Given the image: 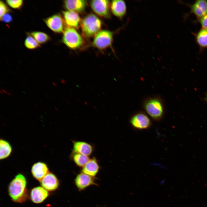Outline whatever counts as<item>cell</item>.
<instances>
[{"mask_svg": "<svg viewBox=\"0 0 207 207\" xmlns=\"http://www.w3.org/2000/svg\"><path fill=\"white\" fill-rule=\"evenodd\" d=\"M26 184L25 177L21 174L17 175L12 180L9 186L8 191L13 200L20 202L24 200L26 195Z\"/></svg>", "mask_w": 207, "mask_h": 207, "instance_id": "6da1fadb", "label": "cell"}, {"mask_svg": "<svg viewBox=\"0 0 207 207\" xmlns=\"http://www.w3.org/2000/svg\"><path fill=\"white\" fill-rule=\"evenodd\" d=\"M102 22L101 20L93 14L87 15L81 22L83 34L87 37L95 35L101 29Z\"/></svg>", "mask_w": 207, "mask_h": 207, "instance_id": "7a4b0ae2", "label": "cell"}, {"mask_svg": "<svg viewBox=\"0 0 207 207\" xmlns=\"http://www.w3.org/2000/svg\"><path fill=\"white\" fill-rule=\"evenodd\" d=\"M63 43L68 48L75 49L83 45V38L74 28L68 27L65 28L62 37Z\"/></svg>", "mask_w": 207, "mask_h": 207, "instance_id": "3957f363", "label": "cell"}, {"mask_svg": "<svg viewBox=\"0 0 207 207\" xmlns=\"http://www.w3.org/2000/svg\"><path fill=\"white\" fill-rule=\"evenodd\" d=\"M113 35V32L107 30L100 31L95 35L93 45L100 49H105L111 45Z\"/></svg>", "mask_w": 207, "mask_h": 207, "instance_id": "277c9868", "label": "cell"}, {"mask_svg": "<svg viewBox=\"0 0 207 207\" xmlns=\"http://www.w3.org/2000/svg\"><path fill=\"white\" fill-rule=\"evenodd\" d=\"M145 108L148 114L154 119H160L163 115V106L158 99L153 98L147 100L145 103Z\"/></svg>", "mask_w": 207, "mask_h": 207, "instance_id": "5b68a950", "label": "cell"}, {"mask_svg": "<svg viewBox=\"0 0 207 207\" xmlns=\"http://www.w3.org/2000/svg\"><path fill=\"white\" fill-rule=\"evenodd\" d=\"M110 4L109 1L107 0H94L90 2L93 11L97 15L105 18H109L110 16Z\"/></svg>", "mask_w": 207, "mask_h": 207, "instance_id": "8992f818", "label": "cell"}, {"mask_svg": "<svg viewBox=\"0 0 207 207\" xmlns=\"http://www.w3.org/2000/svg\"><path fill=\"white\" fill-rule=\"evenodd\" d=\"M48 27L54 32L60 33L64 29V21L59 14H54L44 20Z\"/></svg>", "mask_w": 207, "mask_h": 207, "instance_id": "52a82bcc", "label": "cell"}, {"mask_svg": "<svg viewBox=\"0 0 207 207\" xmlns=\"http://www.w3.org/2000/svg\"><path fill=\"white\" fill-rule=\"evenodd\" d=\"M187 5L190 8V13L194 14L198 20L207 14V0H197Z\"/></svg>", "mask_w": 207, "mask_h": 207, "instance_id": "ba28073f", "label": "cell"}, {"mask_svg": "<svg viewBox=\"0 0 207 207\" xmlns=\"http://www.w3.org/2000/svg\"><path fill=\"white\" fill-rule=\"evenodd\" d=\"M130 122L134 127L139 129L148 128L151 125L149 118L145 114L141 113L133 116L131 119Z\"/></svg>", "mask_w": 207, "mask_h": 207, "instance_id": "9c48e42d", "label": "cell"}, {"mask_svg": "<svg viewBox=\"0 0 207 207\" xmlns=\"http://www.w3.org/2000/svg\"><path fill=\"white\" fill-rule=\"evenodd\" d=\"M76 185L79 190H83L93 185H97L93 177L83 172L78 174L75 179Z\"/></svg>", "mask_w": 207, "mask_h": 207, "instance_id": "30bf717a", "label": "cell"}, {"mask_svg": "<svg viewBox=\"0 0 207 207\" xmlns=\"http://www.w3.org/2000/svg\"><path fill=\"white\" fill-rule=\"evenodd\" d=\"M31 171L33 177L40 181L49 173L47 165L42 162L34 163L32 166Z\"/></svg>", "mask_w": 207, "mask_h": 207, "instance_id": "8fae6325", "label": "cell"}, {"mask_svg": "<svg viewBox=\"0 0 207 207\" xmlns=\"http://www.w3.org/2000/svg\"><path fill=\"white\" fill-rule=\"evenodd\" d=\"M62 14L65 23L68 27L78 28L80 19L77 13L68 10L63 11Z\"/></svg>", "mask_w": 207, "mask_h": 207, "instance_id": "7c38bea8", "label": "cell"}, {"mask_svg": "<svg viewBox=\"0 0 207 207\" xmlns=\"http://www.w3.org/2000/svg\"><path fill=\"white\" fill-rule=\"evenodd\" d=\"M40 182L42 187L49 191L56 189L59 184L58 180L56 176L50 172L46 175Z\"/></svg>", "mask_w": 207, "mask_h": 207, "instance_id": "4fadbf2b", "label": "cell"}, {"mask_svg": "<svg viewBox=\"0 0 207 207\" xmlns=\"http://www.w3.org/2000/svg\"><path fill=\"white\" fill-rule=\"evenodd\" d=\"M110 8L113 14L120 19H122L126 14V5L125 1L123 0L112 1Z\"/></svg>", "mask_w": 207, "mask_h": 207, "instance_id": "5bb4252c", "label": "cell"}, {"mask_svg": "<svg viewBox=\"0 0 207 207\" xmlns=\"http://www.w3.org/2000/svg\"><path fill=\"white\" fill-rule=\"evenodd\" d=\"M64 3V7L68 10L77 13L83 12L86 5V1L83 0H65Z\"/></svg>", "mask_w": 207, "mask_h": 207, "instance_id": "9a60e30c", "label": "cell"}, {"mask_svg": "<svg viewBox=\"0 0 207 207\" xmlns=\"http://www.w3.org/2000/svg\"><path fill=\"white\" fill-rule=\"evenodd\" d=\"M48 195V193L43 187H38L33 189L30 193V198L35 203H40L45 200Z\"/></svg>", "mask_w": 207, "mask_h": 207, "instance_id": "2e32d148", "label": "cell"}, {"mask_svg": "<svg viewBox=\"0 0 207 207\" xmlns=\"http://www.w3.org/2000/svg\"><path fill=\"white\" fill-rule=\"evenodd\" d=\"M73 150L75 153L88 156L92 153L93 148L91 145L87 142L76 141L74 143Z\"/></svg>", "mask_w": 207, "mask_h": 207, "instance_id": "e0dca14e", "label": "cell"}, {"mask_svg": "<svg viewBox=\"0 0 207 207\" xmlns=\"http://www.w3.org/2000/svg\"><path fill=\"white\" fill-rule=\"evenodd\" d=\"M200 51L207 48V29L202 28L198 32L193 33Z\"/></svg>", "mask_w": 207, "mask_h": 207, "instance_id": "ac0fdd59", "label": "cell"}, {"mask_svg": "<svg viewBox=\"0 0 207 207\" xmlns=\"http://www.w3.org/2000/svg\"><path fill=\"white\" fill-rule=\"evenodd\" d=\"M99 167L96 159L93 158L90 159L83 167V172L92 177L95 176L98 173Z\"/></svg>", "mask_w": 207, "mask_h": 207, "instance_id": "d6986e66", "label": "cell"}, {"mask_svg": "<svg viewBox=\"0 0 207 207\" xmlns=\"http://www.w3.org/2000/svg\"><path fill=\"white\" fill-rule=\"evenodd\" d=\"M12 152V148L9 143L3 139L0 140V159L3 160L9 157Z\"/></svg>", "mask_w": 207, "mask_h": 207, "instance_id": "ffe728a7", "label": "cell"}, {"mask_svg": "<svg viewBox=\"0 0 207 207\" xmlns=\"http://www.w3.org/2000/svg\"><path fill=\"white\" fill-rule=\"evenodd\" d=\"M32 37L40 44L47 43L50 39L49 36L46 33L41 31H33L28 34Z\"/></svg>", "mask_w": 207, "mask_h": 207, "instance_id": "44dd1931", "label": "cell"}, {"mask_svg": "<svg viewBox=\"0 0 207 207\" xmlns=\"http://www.w3.org/2000/svg\"><path fill=\"white\" fill-rule=\"evenodd\" d=\"M73 159L76 165L81 167L84 166L89 160L88 156L75 153L73 155Z\"/></svg>", "mask_w": 207, "mask_h": 207, "instance_id": "7402d4cb", "label": "cell"}, {"mask_svg": "<svg viewBox=\"0 0 207 207\" xmlns=\"http://www.w3.org/2000/svg\"><path fill=\"white\" fill-rule=\"evenodd\" d=\"M24 44L25 47L29 49H34L41 47L40 44L36 40L29 34L26 38Z\"/></svg>", "mask_w": 207, "mask_h": 207, "instance_id": "603a6c76", "label": "cell"}, {"mask_svg": "<svg viewBox=\"0 0 207 207\" xmlns=\"http://www.w3.org/2000/svg\"><path fill=\"white\" fill-rule=\"evenodd\" d=\"M6 2L9 6L15 9H20L23 5L22 0H7Z\"/></svg>", "mask_w": 207, "mask_h": 207, "instance_id": "cb8c5ba5", "label": "cell"}, {"mask_svg": "<svg viewBox=\"0 0 207 207\" xmlns=\"http://www.w3.org/2000/svg\"><path fill=\"white\" fill-rule=\"evenodd\" d=\"M9 9L7 5L2 1L0 2V18L3 15L8 13Z\"/></svg>", "mask_w": 207, "mask_h": 207, "instance_id": "d4e9b609", "label": "cell"}, {"mask_svg": "<svg viewBox=\"0 0 207 207\" xmlns=\"http://www.w3.org/2000/svg\"><path fill=\"white\" fill-rule=\"evenodd\" d=\"M0 18L1 21L6 23L11 22L13 19L12 15L8 13L5 14Z\"/></svg>", "mask_w": 207, "mask_h": 207, "instance_id": "484cf974", "label": "cell"}, {"mask_svg": "<svg viewBox=\"0 0 207 207\" xmlns=\"http://www.w3.org/2000/svg\"><path fill=\"white\" fill-rule=\"evenodd\" d=\"M202 28L207 29V14L198 20Z\"/></svg>", "mask_w": 207, "mask_h": 207, "instance_id": "4316f807", "label": "cell"}, {"mask_svg": "<svg viewBox=\"0 0 207 207\" xmlns=\"http://www.w3.org/2000/svg\"><path fill=\"white\" fill-rule=\"evenodd\" d=\"M2 91L4 93H6L9 96H11V94L7 92L5 90L2 89Z\"/></svg>", "mask_w": 207, "mask_h": 207, "instance_id": "83f0119b", "label": "cell"}, {"mask_svg": "<svg viewBox=\"0 0 207 207\" xmlns=\"http://www.w3.org/2000/svg\"><path fill=\"white\" fill-rule=\"evenodd\" d=\"M61 82L63 84H65L66 82V81L63 79H62Z\"/></svg>", "mask_w": 207, "mask_h": 207, "instance_id": "f1b7e54d", "label": "cell"}, {"mask_svg": "<svg viewBox=\"0 0 207 207\" xmlns=\"http://www.w3.org/2000/svg\"><path fill=\"white\" fill-rule=\"evenodd\" d=\"M205 100L207 102V94L206 95L205 97Z\"/></svg>", "mask_w": 207, "mask_h": 207, "instance_id": "f546056e", "label": "cell"}, {"mask_svg": "<svg viewBox=\"0 0 207 207\" xmlns=\"http://www.w3.org/2000/svg\"><path fill=\"white\" fill-rule=\"evenodd\" d=\"M52 84V85L55 87H56L57 86L56 84L55 83L53 82Z\"/></svg>", "mask_w": 207, "mask_h": 207, "instance_id": "4dcf8cb0", "label": "cell"}, {"mask_svg": "<svg viewBox=\"0 0 207 207\" xmlns=\"http://www.w3.org/2000/svg\"><path fill=\"white\" fill-rule=\"evenodd\" d=\"M45 96L47 98H49V96L48 95H47V94H45Z\"/></svg>", "mask_w": 207, "mask_h": 207, "instance_id": "1f68e13d", "label": "cell"}, {"mask_svg": "<svg viewBox=\"0 0 207 207\" xmlns=\"http://www.w3.org/2000/svg\"><path fill=\"white\" fill-rule=\"evenodd\" d=\"M0 93L1 94H3V92L2 91L0 90Z\"/></svg>", "mask_w": 207, "mask_h": 207, "instance_id": "d6a6232c", "label": "cell"}, {"mask_svg": "<svg viewBox=\"0 0 207 207\" xmlns=\"http://www.w3.org/2000/svg\"><path fill=\"white\" fill-rule=\"evenodd\" d=\"M54 108H55V110H57V111L58 110V109L57 108L55 107Z\"/></svg>", "mask_w": 207, "mask_h": 207, "instance_id": "836d02e7", "label": "cell"}, {"mask_svg": "<svg viewBox=\"0 0 207 207\" xmlns=\"http://www.w3.org/2000/svg\"><path fill=\"white\" fill-rule=\"evenodd\" d=\"M34 105L35 106H36L37 107H38L35 104H34Z\"/></svg>", "mask_w": 207, "mask_h": 207, "instance_id": "e575fe53", "label": "cell"}]
</instances>
